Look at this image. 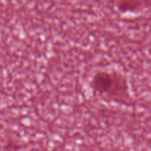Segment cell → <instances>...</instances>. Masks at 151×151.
<instances>
[{"instance_id": "1", "label": "cell", "mask_w": 151, "mask_h": 151, "mask_svg": "<svg viewBox=\"0 0 151 151\" xmlns=\"http://www.w3.org/2000/svg\"><path fill=\"white\" fill-rule=\"evenodd\" d=\"M90 86L94 94L111 102L124 103L129 97L127 81L116 71H98L91 78Z\"/></svg>"}]
</instances>
